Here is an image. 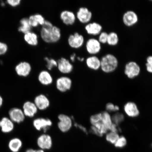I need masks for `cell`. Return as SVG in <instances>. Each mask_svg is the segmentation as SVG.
Instances as JSON below:
<instances>
[{"label": "cell", "mask_w": 152, "mask_h": 152, "mask_svg": "<svg viewBox=\"0 0 152 152\" xmlns=\"http://www.w3.org/2000/svg\"><path fill=\"white\" fill-rule=\"evenodd\" d=\"M145 66L147 71L152 74V56H148L146 59Z\"/></svg>", "instance_id": "d590c367"}, {"label": "cell", "mask_w": 152, "mask_h": 152, "mask_svg": "<svg viewBox=\"0 0 152 152\" xmlns=\"http://www.w3.org/2000/svg\"><path fill=\"white\" fill-rule=\"evenodd\" d=\"M110 132L118 133L121 131L120 128L118 126V125L113 123L109 129Z\"/></svg>", "instance_id": "ab89813d"}, {"label": "cell", "mask_w": 152, "mask_h": 152, "mask_svg": "<svg viewBox=\"0 0 152 152\" xmlns=\"http://www.w3.org/2000/svg\"><path fill=\"white\" fill-rule=\"evenodd\" d=\"M77 54L75 53H72L69 56V60L72 63L75 62L76 61V60H77Z\"/></svg>", "instance_id": "b9f144b4"}, {"label": "cell", "mask_w": 152, "mask_h": 152, "mask_svg": "<svg viewBox=\"0 0 152 152\" xmlns=\"http://www.w3.org/2000/svg\"><path fill=\"white\" fill-rule=\"evenodd\" d=\"M21 0H7V3L12 7H16L20 5L21 3Z\"/></svg>", "instance_id": "74e56055"}, {"label": "cell", "mask_w": 152, "mask_h": 152, "mask_svg": "<svg viewBox=\"0 0 152 152\" xmlns=\"http://www.w3.org/2000/svg\"><path fill=\"white\" fill-rule=\"evenodd\" d=\"M85 44L86 50L91 56H96L101 50V44L96 38H90L86 42Z\"/></svg>", "instance_id": "52a82bcc"}, {"label": "cell", "mask_w": 152, "mask_h": 152, "mask_svg": "<svg viewBox=\"0 0 152 152\" xmlns=\"http://www.w3.org/2000/svg\"><path fill=\"white\" fill-rule=\"evenodd\" d=\"M115 147L119 148L124 147L127 144V140L124 136H119L115 144Z\"/></svg>", "instance_id": "d6a6232c"}, {"label": "cell", "mask_w": 152, "mask_h": 152, "mask_svg": "<svg viewBox=\"0 0 152 152\" xmlns=\"http://www.w3.org/2000/svg\"><path fill=\"white\" fill-rule=\"evenodd\" d=\"M53 124L52 121L46 118L39 117L34 119L33 125L38 132L46 133Z\"/></svg>", "instance_id": "5b68a950"}, {"label": "cell", "mask_w": 152, "mask_h": 152, "mask_svg": "<svg viewBox=\"0 0 152 152\" xmlns=\"http://www.w3.org/2000/svg\"><path fill=\"white\" fill-rule=\"evenodd\" d=\"M75 14L77 20L81 23L85 25L90 22L93 17L92 12L85 7H80Z\"/></svg>", "instance_id": "ba28073f"}, {"label": "cell", "mask_w": 152, "mask_h": 152, "mask_svg": "<svg viewBox=\"0 0 152 152\" xmlns=\"http://www.w3.org/2000/svg\"><path fill=\"white\" fill-rule=\"evenodd\" d=\"M9 115L13 122L18 123L23 122L26 117L23 110L18 108L11 109L9 111Z\"/></svg>", "instance_id": "ac0fdd59"}, {"label": "cell", "mask_w": 152, "mask_h": 152, "mask_svg": "<svg viewBox=\"0 0 152 152\" xmlns=\"http://www.w3.org/2000/svg\"><path fill=\"white\" fill-rule=\"evenodd\" d=\"M140 66L136 62H129L125 64L124 73L128 78H135L140 75Z\"/></svg>", "instance_id": "9c48e42d"}, {"label": "cell", "mask_w": 152, "mask_h": 152, "mask_svg": "<svg viewBox=\"0 0 152 152\" xmlns=\"http://www.w3.org/2000/svg\"><path fill=\"white\" fill-rule=\"evenodd\" d=\"M3 103V99L1 96H0V107H1Z\"/></svg>", "instance_id": "ee69618b"}, {"label": "cell", "mask_w": 152, "mask_h": 152, "mask_svg": "<svg viewBox=\"0 0 152 152\" xmlns=\"http://www.w3.org/2000/svg\"><path fill=\"white\" fill-rule=\"evenodd\" d=\"M90 132L93 134L96 135L99 137H102V136L100 134L99 131L98 130L96 127L93 126H91L90 129Z\"/></svg>", "instance_id": "60d3db41"}, {"label": "cell", "mask_w": 152, "mask_h": 152, "mask_svg": "<svg viewBox=\"0 0 152 152\" xmlns=\"http://www.w3.org/2000/svg\"><path fill=\"white\" fill-rule=\"evenodd\" d=\"M57 127L60 132L65 133L71 130L74 125L73 120L71 116L64 113L58 115Z\"/></svg>", "instance_id": "7a4b0ae2"}, {"label": "cell", "mask_w": 152, "mask_h": 152, "mask_svg": "<svg viewBox=\"0 0 152 152\" xmlns=\"http://www.w3.org/2000/svg\"><path fill=\"white\" fill-rule=\"evenodd\" d=\"M119 39L118 34L114 32L108 33L107 43L111 46H115L118 43Z\"/></svg>", "instance_id": "f1b7e54d"}, {"label": "cell", "mask_w": 152, "mask_h": 152, "mask_svg": "<svg viewBox=\"0 0 152 152\" xmlns=\"http://www.w3.org/2000/svg\"><path fill=\"white\" fill-rule=\"evenodd\" d=\"M44 60L45 62V67L46 68L47 70L48 71L50 72L55 68H57L58 62L57 60L54 58L45 56L44 58Z\"/></svg>", "instance_id": "83f0119b"}, {"label": "cell", "mask_w": 152, "mask_h": 152, "mask_svg": "<svg viewBox=\"0 0 152 152\" xmlns=\"http://www.w3.org/2000/svg\"><path fill=\"white\" fill-rule=\"evenodd\" d=\"M55 83L57 90L61 93H65L71 90L73 81L67 75H63L57 78Z\"/></svg>", "instance_id": "3957f363"}, {"label": "cell", "mask_w": 152, "mask_h": 152, "mask_svg": "<svg viewBox=\"0 0 152 152\" xmlns=\"http://www.w3.org/2000/svg\"><path fill=\"white\" fill-rule=\"evenodd\" d=\"M24 39L28 45L33 47L37 46L39 43V37L37 33L31 31L24 34Z\"/></svg>", "instance_id": "7402d4cb"}, {"label": "cell", "mask_w": 152, "mask_h": 152, "mask_svg": "<svg viewBox=\"0 0 152 152\" xmlns=\"http://www.w3.org/2000/svg\"><path fill=\"white\" fill-rule=\"evenodd\" d=\"M124 118L123 114L120 113H117L112 116L113 123L118 125L124 121Z\"/></svg>", "instance_id": "4dcf8cb0"}, {"label": "cell", "mask_w": 152, "mask_h": 152, "mask_svg": "<svg viewBox=\"0 0 152 152\" xmlns=\"http://www.w3.org/2000/svg\"><path fill=\"white\" fill-rule=\"evenodd\" d=\"M37 144L40 149L44 151L50 149L53 145L52 137L47 133H43L38 137Z\"/></svg>", "instance_id": "7c38bea8"}, {"label": "cell", "mask_w": 152, "mask_h": 152, "mask_svg": "<svg viewBox=\"0 0 152 152\" xmlns=\"http://www.w3.org/2000/svg\"><path fill=\"white\" fill-rule=\"evenodd\" d=\"M68 45L71 48L79 49L81 48L85 43L84 36L77 32L70 34L67 39Z\"/></svg>", "instance_id": "277c9868"}, {"label": "cell", "mask_w": 152, "mask_h": 152, "mask_svg": "<svg viewBox=\"0 0 152 152\" xmlns=\"http://www.w3.org/2000/svg\"><path fill=\"white\" fill-rule=\"evenodd\" d=\"M59 17L63 23L67 26H73L77 20L75 13L69 10H64L61 11Z\"/></svg>", "instance_id": "8fae6325"}, {"label": "cell", "mask_w": 152, "mask_h": 152, "mask_svg": "<svg viewBox=\"0 0 152 152\" xmlns=\"http://www.w3.org/2000/svg\"><path fill=\"white\" fill-rule=\"evenodd\" d=\"M102 122L106 128L109 130L110 127L113 124L112 117L110 115L109 113L107 111H104L102 113Z\"/></svg>", "instance_id": "4316f807"}, {"label": "cell", "mask_w": 152, "mask_h": 152, "mask_svg": "<svg viewBox=\"0 0 152 152\" xmlns=\"http://www.w3.org/2000/svg\"><path fill=\"white\" fill-rule=\"evenodd\" d=\"M123 21L126 26L131 27L135 25L138 21V17L134 11L129 10L126 11L123 16Z\"/></svg>", "instance_id": "9a60e30c"}, {"label": "cell", "mask_w": 152, "mask_h": 152, "mask_svg": "<svg viewBox=\"0 0 152 152\" xmlns=\"http://www.w3.org/2000/svg\"><path fill=\"white\" fill-rule=\"evenodd\" d=\"M99 35L98 40L101 44L107 43L108 33L106 32H102Z\"/></svg>", "instance_id": "e575fe53"}, {"label": "cell", "mask_w": 152, "mask_h": 152, "mask_svg": "<svg viewBox=\"0 0 152 152\" xmlns=\"http://www.w3.org/2000/svg\"><path fill=\"white\" fill-rule=\"evenodd\" d=\"M37 80L40 84L43 86H48L53 84L54 78L50 71L43 69L38 74Z\"/></svg>", "instance_id": "4fadbf2b"}, {"label": "cell", "mask_w": 152, "mask_h": 152, "mask_svg": "<svg viewBox=\"0 0 152 152\" xmlns=\"http://www.w3.org/2000/svg\"><path fill=\"white\" fill-rule=\"evenodd\" d=\"M28 20L32 28L42 26L45 23V19L42 15L39 13L32 15L28 17Z\"/></svg>", "instance_id": "ffe728a7"}, {"label": "cell", "mask_w": 152, "mask_h": 152, "mask_svg": "<svg viewBox=\"0 0 152 152\" xmlns=\"http://www.w3.org/2000/svg\"><path fill=\"white\" fill-rule=\"evenodd\" d=\"M22 142L20 139L15 138L10 141L9 147L12 152H18L22 148Z\"/></svg>", "instance_id": "484cf974"}, {"label": "cell", "mask_w": 152, "mask_h": 152, "mask_svg": "<svg viewBox=\"0 0 152 152\" xmlns=\"http://www.w3.org/2000/svg\"><path fill=\"white\" fill-rule=\"evenodd\" d=\"M22 110L25 116L30 118L35 117L39 111L34 102L29 101L24 102Z\"/></svg>", "instance_id": "2e32d148"}, {"label": "cell", "mask_w": 152, "mask_h": 152, "mask_svg": "<svg viewBox=\"0 0 152 152\" xmlns=\"http://www.w3.org/2000/svg\"><path fill=\"white\" fill-rule=\"evenodd\" d=\"M32 69L31 64L26 61L19 63L15 68L17 75L23 77H27L31 73Z\"/></svg>", "instance_id": "5bb4252c"}, {"label": "cell", "mask_w": 152, "mask_h": 152, "mask_svg": "<svg viewBox=\"0 0 152 152\" xmlns=\"http://www.w3.org/2000/svg\"><path fill=\"white\" fill-rule=\"evenodd\" d=\"M14 124L13 121L7 117H4L0 121V127L2 132L4 133L10 132L14 129Z\"/></svg>", "instance_id": "603a6c76"}, {"label": "cell", "mask_w": 152, "mask_h": 152, "mask_svg": "<svg viewBox=\"0 0 152 152\" xmlns=\"http://www.w3.org/2000/svg\"><path fill=\"white\" fill-rule=\"evenodd\" d=\"M85 62L87 67L93 71H98L100 68V59L96 56L87 57Z\"/></svg>", "instance_id": "44dd1931"}, {"label": "cell", "mask_w": 152, "mask_h": 152, "mask_svg": "<svg viewBox=\"0 0 152 152\" xmlns=\"http://www.w3.org/2000/svg\"><path fill=\"white\" fill-rule=\"evenodd\" d=\"M124 110L126 115L130 118H134L140 115V111L137 104L133 102H128L125 104Z\"/></svg>", "instance_id": "e0dca14e"}, {"label": "cell", "mask_w": 152, "mask_h": 152, "mask_svg": "<svg viewBox=\"0 0 152 152\" xmlns=\"http://www.w3.org/2000/svg\"><path fill=\"white\" fill-rule=\"evenodd\" d=\"M33 102L39 111H45L50 105V100L48 96L43 94H37L34 98Z\"/></svg>", "instance_id": "30bf717a"}, {"label": "cell", "mask_w": 152, "mask_h": 152, "mask_svg": "<svg viewBox=\"0 0 152 152\" xmlns=\"http://www.w3.org/2000/svg\"><path fill=\"white\" fill-rule=\"evenodd\" d=\"M106 109L108 113H111L118 111L119 107L118 106L114 105L113 104L110 102L106 104Z\"/></svg>", "instance_id": "836d02e7"}, {"label": "cell", "mask_w": 152, "mask_h": 152, "mask_svg": "<svg viewBox=\"0 0 152 152\" xmlns=\"http://www.w3.org/2000/svg\"><path fill=\"white\" fill-rule=\"evenodd\" d=\"M26 152H36V150L33 149H28L26 150Z\"/></svg>", "instance_id": "7bdbcfd3"}, {"label": "cell", "mask_w": 152, "mask_h": 152, "mask_svg": "<svg viewBox=\"0 0 152 152\" xmlns=\"http://www.w3.org/2000/svg\"><path fill=\"white\" fill-rule=\"evenodd\" d=\"M118 66V60L113 54H106L100 59V69L104 73H113L117 69Z\"/></svg>", "instance_id": "6da1fadb"}, {"label": "cell", "mask_w": 152, "mask_h": 152, "mask_svg": "<svg viewBox=\"0 0 152 152\" xmlns=\"http://www.w3.org/2000/svg\"><path fill=\"white\" fill-rule=\"evenodd\" d=\"M73 125L76 128L79 129V130L82 131L83 132L85 133V134H88V131H87V129L82 125L79 124L77 123H75Z\"/></svg>", "instance_id": "f35d334b"}, {"label": "cell", "mask_w": 152, "mask_h": 152, "mask_svg": "<svg viewBox=\"0 0 152 152\" xmlns=\"http://www.w3.org/2000/svg\"><path fill=\"white\" fill-rule=\"evenodd\" d=\"M62 37L61 29L56 26H54L51 30L50 34V44L58 42Z\"/></svg>", "instance_id": "cb8c5ba5"}, {"label": "cell", "mask_w": 152, "mask_h": 152, "mask_svg": "<svg viewBox=\"0 0 152 152\" xmlns=\"http://www.w3.org/2000/svg\"><path fill=\"white\" fill-rule=\"evenodd\" d=\"M57 62L58 65L56 68L61 74L67 75L73 72L74 69L73 64L68 59L62 57L57 60Z\"/></svg>", "instance_id": "8992f818"}, {"label": "cell", "mask_w": 152, "mask_h": 152, "mask_svg": "<svg viewBox=\"0 0 152 152\" xmlns=\"http://www.w3.org/2000/svg\"><path fill=\"white\" fill-rule=\"evenodd\" d=\"M36 152H45V151L42 149H39L37 150H36Z\"/></svg>", "instance_id": "f6af8a7d"}, {"label": "cell", "mask_w": 152, "mask_h": 152, "mask_svg": "<svg viewBox=\"0 0 152 152\" xmlns=\"http://www.w3.org/2000/svg\"><path fill=\"white\" fill-rule=\"evenodd\" d=\"M119 137L118 133L110 132L106 134V139L110 143L115 144Z\"/></svg>", "instance_id": "f546056e"}, {"label": "cell", "mask_w": 152, "mask_h": 152, "mask_svg": "<svg viewBox=\"0 0 152 152\" xmlns=\"http://www.w3.org/2000/svg\"><path fill=\"white\" fill-rule=\"evenodd\" d=\"M102 113H98L91 115L90 118V122L91 125H94L102 121Z\"/></svg>", "instance_id": "1f68e13d"}, {"label": "cell", "mask_w": 152, "mask_h": 152, "mask_svg": "<svg viewBox=\"0 0 152 152\" xmlns=\"http://www.w3.org/2000/svg\"><path fill=\"white\" fill-rule=\"evenodd\" d=\"M8 50V47L5 43L0 42V56L6 53Z\"/></svg>", "instance_id": "8d00e7d4"}, {"label": "cell", "mask_w": 152, "mask_h": 152, "mask_svg": "<svg viewBox=\"0 0 152 152\" xmlns=\"http://www.w3.org/2000/svg\"><path fill=\"white\" fill-rule=\"evenodd\" d=\"M84 28L86 33L92 36L99 35L102 30L101 25L96 22L89 23L85 25Z\"/></svg>", "instance_id": "d6986e66"}, {"label": "cell", "mask_w": 152, "mask_h": 152, "mask_svg": "<svg viewBox=\"0 0 152 152\" xmlns=\"http://www.w3.org/2000/svg\"><path fill=\"white\" fill-rule=\"evenodd\" d=\"M20 24V26L18 28L19 32L25 34L32 31L33 28L30 26L28 18H25L21 19Z\"/></svg>", "instance_id": "d4e9b609"}]
</instances>
